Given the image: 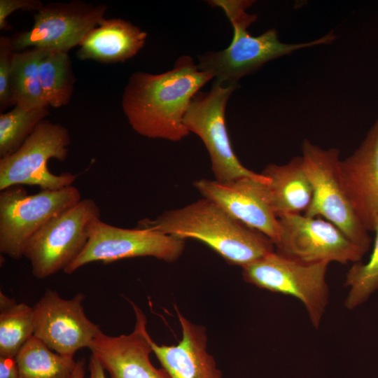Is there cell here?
Listing matches in <instances>:
<instances>
[{
  "label": "cell",
  "mask_w": 378,
  "mask_h": 378,
  "mask_svg": "<svg viewBox=\"0 0 378 378\" xmlns=\"http://www.w3.org/2000/svg\"><path fill=\"white\" fill-rule=\"evenodd\" d=\"M213 7L221 8L229 19L233 36L226 48L206 52L198 56L200 70L209 73L215 80L239 85L244 76L259 69L267 62L290 55L294 51L332 43L333 31L313 41L300 43H285L279 41L277 31L270 29L259 36L250 34L247 28L257 20V15L246 10L254 2L250 0L209 1Z\"/></svg>",
  "instance_id": "3"
},
{
  "label": "cell",
  "mask_w": 378,
  "mask_h": 378,
  "mask_svg": "<svg viewBox=\"0 0 378 378\" xmlns=\"http://www.w3.org/2000/svg\"><path fill=\"white\" fill-rule=\"evenodd\" d=\"M48 108H25L18 106L0 114V158L15 152L38 124L49 115Z\"/></svg>",
  "instance_id": "24"
},
{
  "label": "cell",
  "mask_w": 378,
  "mask_h": 378,
  "mask_svg": "<svg viewBox=\"0 0 378 378\" xmlns=\"http://www.w3.org/2000/svg\"><path fill=\"white\" fill-rule=\"evenodd\" d=\"M204 198L231 216L267 236L274 246L280 237L278 218L271 207L267 183L251 178L229 182L202 178L194 182Z\"/></svg>",
  "instance_id": "14"
},
{
  "label": "cell",
  "mask_w": 378,
  "mask_h": 378,
  "mask_svg": "<svg viewBox=\"0 0 378 378\" xmlns=\"http://www.w3.org/2000/svg\"><path fill=\"white\" fill-rule=\"evenodd\" d=\"M19 378H71L77 361L48 348L31 337L15 356Z\"/></svg>",
  "instance_id": "21"
},
{
  "label": "cell",
  "mask_w": 378,
  "mask_h": 378,
  "mask_svg": "<svg viewBox=\"0 0 378 378\" xmlns=\"http://www.w3.org/2000/svg\"><path fill=\"white\" fill-rule=\"evenodd\" d=\"M39 0H0V29L10 30L12 27L7 18L18 10L38 11L43 7Z\"/></svg>",
  "instance_id": "27"
},
{
  "label": "cell",
  "mask_w": 378,
  "mask_h": 378,
  "mask_svg": "<svg viewBox=\"0 0 378 378\" xmlns=\"http://www.w3.org/2000/svg\"><path fill=\"white\" fill-rule=\"evenodd\" d=\"M11 38L6 36L0 38V110L4 111L13 105L11 94V74L13 57Z\"/></svg>",
  "instance_id": "26"
},
{
  "label": "cell",
  "mask_w": 378,
  "mask_h": 378,
  "mask_svg": "<svg viewBox=\"0 0 378 378\" xmlns=\"http://www.w3.org/2000/svg\"><path fill=\"white\" fill-rule=\"evenodd\" d=\"M340 176L360 220L373 231L378 218V118L359 147L340 160Z\"/></svg>",
  "instance_id": "16"
},
{
  "label": "cell",
  "mask_w": 378,
  "mask_h": 378,
  "mask_svg": "<svg viewBox=\"0 0 378 378\" xmlns=\"http://www.w3.org/2000/svg\"><path fill=\"white\" fill-rule=\"evenodd\" d=\"M41 85L49 106L59 108L71 100L76 78L67 52L50 50L38 66Z\"/></svg>",
  "instance_id": "23"
},
{
  "label": "cell",
  "mask_w": 378,
  "mask_h": 378,
  "mask_svg": "<svg viewBox=\"0 0 378 378\" xmlns=\"http://www.w3.org/2000/svg\"><path fill=\"white\" fill-rule=\"evenodd\" d=\"M50 50L31 48L15 52L10 82L13 105L29 109L49 107L41 85L38 66Z\"/></svg>",
  "instance_id": "20"
},
{
  "label": "cell",
  "mask_w": 378,
  "mask_h": 378,
  "mask_svg": "<svg viewBox=\"0 0 378 378\" xmlns=\"http://www.w3.org/2000/svg\"><path fill=\"white\" fill-rule=\"evenodd\" d=\"M238 87L215 80L211 90L200 91L192 98L183 123L190 132L203 141L217 181L251 178L268 184V178L249 170L240 162L231 146L225 125V109L230 97Z\"/></svg>",
  "instance_id": "8"
},
{
  "label": "cell",
  "mask_w": 378,
  "mask_h": 378,
  "mask_svg": "<svg viewBox=\"0 0 378 378\" xmlns=\"http://www.w3.org/2000/svg\"><path fill=\"white\" fill-rule=\"evenodd\" d=\"M82 200L73 186L60 190H41L28 195L21 186L0 193V252L11 258L23 256L33 235L50 220Z\"/></svg>",
  "instance_id": "5"
},
{
  "label": "cell",
  "mask_w": 378,
  "mask_h": 378,
  "mask_svg": "<svg viewBox=\"0 0 378 378\" xmlns=\"http://www.w3.org/2000/svg\"><path fill=\"white\" fill-rule=\"evenodd\" d=\"M85 362L84 359H80L77 361L75 371L71 378H85Z\"/></svg>",
  "instance_id": "30"
},
{
  "label": "cell",
  "mask_w": 378,
  "mask_h": 378,
  "mask_svg": "<svg viewBox=\"0 0 378 378\" xmlns=\"http://www.w3.org/2000/svg\"><path fill=\"white\" fill-rule=\"evenodd\" d=\"M0 378H19L15 358L0 356Z\"/></svg>",
  "instance_id": "28"
},
{
  "label": "cell",
  "mask_w": 378,
  "mask_h": 378,
  "mask_svg": "<svg viewBox=\"0 0 378 378\" xmlns=\"http://www.w3.org/2000/svg\"><path fill=\"white\" fill-rule=\"evenodd\" d=\"M182 332L176 345L155 342L150 335L153 352L172 378H223L221 370L207 350L206 330L192 323L176 308Z\"/></svg>",
  "instance_id": "17"
},
{
  "label": "cell",
  "mask_w": 378,
  "mask_h": 378,
  "mask_svg": "<svg viewBox=\"0 0 378 378\" xmlns=\"http://www.w3.org/2000/svg\"><path fill=\"white\" fill-rule=\"evenodd\" d=\"M302 153V166L312 187V200L304 215L324 217L368 251L371 243L369 231L358 217L341 183L339 149H324L305 139Z\"/></svg>",
  "instance_id": "4"
},
{
  "label": "cell",
  "mask_w": 378,
  "mask_h": 378,
  "mask_svg": "<svg viewBox=\"0 0 378 378\" xmlns=\"http://www.w3.org/2000/svg\"><path fill=\"white\" fill-rule=\"evenodd\" d=\"M130 303L136 316L134 330L118 336L108 335L101 330L90 348L92 354L111 378H172L164 368H156L152 364L146 317L135 304Z\"/></svg>",
  "instance_id": "15"
},
{
  "label": "cell",
  "mask_w": 378,
  "mask_h": 378,
  "mask_svg": "<svg viewBox=\"0 0 378 378\" xmlns=\"http://www.w3.org/2000/svg\"><path fill=\"white\" fill-rule=\"evenodd\" d=\"M98 219V204L92 199L85 198L36 232L23 253L31 264L33 275L44 279L64 272L83 250L90 227Z\"/></svg>",
  "instance_id": "7"
},
{
  "label": "cell",
  "mask_w": 378,
  "mask_h": 378,
  "mask_svg": "<svg viewBox=\"0 0 378 378\" xmlns=\"http://www.w3.org/2000/svg\"><path fill=\"white\" fill-rule=\"evenodd\" d=\"M183 239L149 228H122L95 220L88 241L79 255L64 270L71 274L94 262L110 263L124 258L153 257L176 261L183 253Z\"/></svg>",
  "instance_id": "10"
},
{
  "label": "cell",
  "mask_w": 378,
  "mask_h": 378,
  "mask_svg": "<svg viewBox=\"0 0 378 378\" xmlns=\"http://www.w3.org/2000/svg\"><path fill=\"white\" fill-rule=\"evenodd\" d=\"M213 78L191 57L182 55L166 72L132 74L122 96V108L139 134L178 141L190 134L183 118L192 98Z\"/></svg>",
  "instance_id": "1"
},
{
  "label": "cell",
  "mask_w": 378,
  "mask_h": 378,
  "mask_svg": "<svg viewBox=\"0 0 378 378\" xmlns=\"http://www.w3.org/2000/svg\"><path fill=\"white\" fill-rule=\"evenodd\" d=\"M70 144L69 132L64 126L47 119L41 121L15 152L0 158V190L23 185L50 190L72 186L76 175L55 174L48 168L50 159H66Z\"/></svg>",
  "instance_id": "6"
},
{
  "label": "cell",
  "mask_w": 378,
  "mask_h": 378,
  "mask_svg": "<svg viewBox=\"0 0 378 378\" xmlns=\"http://www.w3.org/2000/svg\"><path fill=\"white\" fill-rule=\"evenodd\" d=\"M261 174L270 179V202L278 218L287 214H300L309 206L312 187L304 170L301 156L293 158L285 164H269Z\"/></svg>",
  "instance_id": "19"
},
{
  "label": "cell",
  "mask_w": 378,
  "mask_h": 378,
  "mask_svg": "<svg viewBox=\"0 0 378 378\" xmlns=\"http://www.w3.org/2000/svg\"><path fill=\"white\" fill-rule=\"evenodd\" d=\"M34 330V307L10 298L1 301L0 356L15 358Z\"/></svg>",
  "instance_id": "22"
},
{
  "label": "cell",
  "mask_w": 378,
  "mask_h": 378,
  "mask_svg": "<svg viewBox=\"0 0 378 378\" xmlns=\"http://www.w3.org/2000/svg\"><path fill=\"white\" fill-rule=\"evenodd\" d=\"M146 38V32L127 20L105 18L82 40L76 56L106 64L124 62L144 48Z\"/></svg>",
  "instance_id": "18"
},
{
  "label": "cell",
  "mask_w": 378,
  "mask_h": 378,
  "mask_svg": "<svg viewBox=\"0 0 378 378\" xmlns=\"http://www.w3.org/2000/svg\"><path fill=\"white\" fill-rule=\"evenodd\" d=\"M375 241L370 259L353 264L347 271L344 286L349 288L344 306L352 310L365 302L378 290V218L374 230Z\"/></svg>",
  "instance_id": "25"
},
{
  "label": "cell",
  "mask_w": 378,
  "mask_h": 378,
  "mask_svg": "<svg viewBox=\"0 0 378 378\" xmlns=\"http://www.w3.org/2000/svg\"><path fill=\"white\" fill-rule=\"evenodd\" d=\"M89 375L85 378H106L104 373V368L99 360L91 355L88 364Z\"/></svg>",
  "instance_id": "29"
},
{
  "label": "cell",
  "mask_w": 378,
  "mask_h": 378,
  "mask_svg": "<svg viewBox=\"0 0 378 378\" xmlns=\"http://www.w3.org/2000/svg\"><path fill=\"white\" fill-rule=\"evenodd\" d=\"M106 10L104 4L81 1L44 5L34 14V24L29 30L10 38L13 49L20 52L41 48L68 53L105 19Z\"/></svg>",
  "instance_id": "11"
},
{
  "label": "cell",
  "mask_w": 378,
  "mask_h": 378,
  "mask_svg": "<svg viewBox=\"0 0 378 378\" xmlns=\"http://www.w3.org/2000/svg\"><path fill=\"white\" fill-rule=\"evenodd\" d=\"M278 219L280 237L275 251L289 258L304 263L346 264L361 261L367 252L329 221L300 214Z\"/></svg>",
  "instance_id": "12"
},
{
  "label": "cell",
  "mask_w": 378,
  "mask_h": 378,
  "mask_svg": "<svg viewBox=\"0 0 378 378\" xmlns=\"http://www.w3.org/2000/svg\"><path fill=\"white\" fill-rule=\"evenodd\" d=\"M328 262H302L274 251L241 268L246 282L300 300L317 329L328 304Z\"/></svg>",
  "instance_id": "9"
},
{
  "label": "cell",
  "mask_w": 378,
  "mask_h": 378,
  "mask_svg": "<svg viewBox=\"0 0 378 378\" xmlns=\"http://www.w3.org/2000/svg\"><path fill=\"white\" fill-rule=\"evenodd\" d=\"M138 227L186 240L203 242L227 262L241 267L275 251L267 236L237 220L214 202L204 198L182 208L144 219Z\"/></svg>",
  "instance_id": "2"
},
{
  "label": "cell",
  "mask_w": 378,
  "mask_h": 378,
  "mask_svg": "<svg viewBox=\"0 0 378 378\" xmlns=\"http://www.w3.org/2000/svg\"><path fill=\"white\" fill-rule=\"evenodd\" d=\"M85 298L80 293L64 299L48 289L34 307V336L63 356L74 358L80 349H90L101 329L85 315Z\"/></svg>",
  "instance_id": "13"
}]
</instances>
